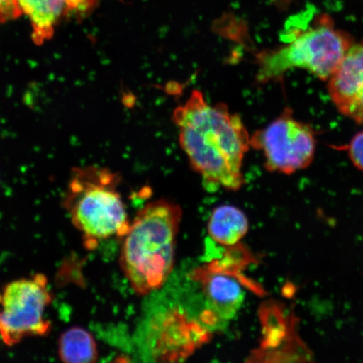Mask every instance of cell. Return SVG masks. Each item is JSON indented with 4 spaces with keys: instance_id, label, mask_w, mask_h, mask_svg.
<instances>
[{
    "instance_id": "11",
    "label": "cell",
    "mask_w": 363,
    "mask_h": 363,
    "mask_svg": "<svg viewBox=\"0 0 363 363\" xmlns=\"http://www.w3.org/2000/svg\"><path fill=\"white\" fill-rule=\"evenodd\" d=\"M58 356L63 362L92 363L99 352L93 335L80 326L63 331L58 340Z\"/></svg>"
},
{
    "instance_id": "1",
    "label": "cell",
    "mask_w": 363,
    "mask_h": 363,
    "mask_svg": "<svg viewBox=\"0 0 363 363\" xmlns=\"http://www.w3.org/2000/svg\"><path fill=\"white\" fill-rule=\"evenodd\" d=\"M174 121L181 147L203 182L233 191L242 187L243 159L251 138L238 115L225 104H208L201 91L193 90L174 111Z\"/></svg>"
},
{
    "instance_id": "5",
    "label": "cell",
    "mask_w": 363,
    "mask_h": 363,
    "mask_svg": "<svg viewBox=\"0 0 363 363\" xmlns=\"http://www.w3.org/2000/svg\"><path fill=\"white\" fill-rule=\"evenodd\" d=\"M52 298L43 274L4 285L0 292V342L15 346L26 337L47 335L52 324L45 313Z\"/></svg>"
},
{
    "instance_id": "7",
    "label": "cell",
    "mask_w": 363,
    "mask_h": 363,
    "mask_svg": "<svg viewBox=\"0 0 363 363\" xmlns=\"http://www.w3.org/2000/svg\"><path fill=\"white\" fill-rule=\"evenodd\" d=\"M328 81L337 111L363 125V42L354 43Z\"/></svg>"
},
{
    "instance_id": "6",
    "label": "cell",
    "mask_w": 363,
    "mask_h": 363,
    "mask_svg": "<svg viewBox=\"0 0 363 363\" xmlns=\"http://www.w3.org/2000/svg\"><path fill=\"white\" fill-rule=\"evenodd\" d=\"M251 147L263 153L267 170L290 175L314 161L316 139L311 125L294 119L286 110L252 136Z\"/></svg>"
},
{
    "instance_id": "12",
    "label": "cell",
    "mask_w": 363,
    "mask_h": 363,
    "mask_svg": "<svg viewBox=\"0 0 363 363\" xmlns=\"http://www.w3.org/2000/svg\"><path fill=\"white\" fill-rule=\"evenodd\" d=\"M347 151L353 165L363 171V130L353 136L348 145Z\"/></svg>"
},
{
    "instance_id": "13",
    "label": "cell",
    "mask_w": 363,
    "mask_h": 363,
    "mask_svg": "<svg viewBox=\"0 0 363 363\" xmlns=\"http://www.w3.org/2000/svg\"><path fill=\"white\" fill-rule=\"evenodd\" d=\"M21 15L18 0H0V24L16 20Z\"/></svg>"
},
{
    "instance_id": "2",
    "label": "cell",
    "mask_w": 363,
    "mask_h": 363,
    "mask_svg": "<svg viewBox=\"0 0 363 363\" xmlns=\"http://www.w3.org/2000/svg\"><path fill=\"white\" fill-rule=\"evenodd\" d=\"M182 208L161 199L139 211L122 243V272L136 294L146 295L166 283L174 269Z\"/></svg>"
},
{
    "instance_id": "4",
    "label": "cell",
    "mask_w": 363,
    "mask_h": 363,
    "mask_svg": "<svg viewBox=\"0 0 363 363\" xmlns=\"http://www.w3.org/2000/svg\"><path fill=\"white\" fill-rule=\"evenodd\" d=\"M354 44L350 34L337 28L326 13L317 16L306 29L296 30L282 47L258 56V80L279 79L293 68L328 81Z\"/></svg>"
},
{
    "instance_id": "14",
    "label": "cell",
    "mask_w": 363,
    "mask_h": 363,
    "mask_svg": "<svg viewBox=\"0 0 363 363\" xmlns=\"http://www.w3.org/2000/svg\"><path fill=\"white\" fill-rule=\"evenodd\" d=\"M99 0H79V7L77 17L84 18L94 10L98 6Z\"/></svg>"
},
{
    "instance_id": "9",
    "label": "cell",
    "mask_w": 363,
    "mask_h": 363,
    "mask_svg": "<svg viewBox=\"0 0 363 363\" xmlns=\"http://www.w3.org/2000/svg\"><path fill=\"white\" fill-rule=\"evenodd\" d=\"M22 13L28 17L36 45L51 40L59 23L69 15H78L79 0H18Z\"/></svg>"
},
{
    "instance_id": "15",
    "label": "cell",
    "mask_w": 363,
    "mask_h": 363,
    "mask_svg": "<svg viewBox=\"0 0 363 363\" xmlns=\"http://www.w3.org/2000/svg\"><path fill=\"white\" fill-rule=\"evenodd\" d=\"M272 2L274 3V6L279 9V10L285 11L291 6L294 0H272Z\"/></svg>"
},
{
    "instance_id": "3",
    "label": "cell",
    "mask_w": 363,
    "mask_h": 363,
    "mask_svg": "<svg viewBox=\"0 0 363 363\" xmlns=\"http://www.w3.org/2000/svg\"><path fill=\"white\" fill-rule=\"evenodd\" d=\"M120 176L96 166L72 169L62 206L88 248L99 240L123 238L130 222L117 187Z\"/></svg>"
},
{
    "instance_id": "8",
    "label": "cell",
    "mask_w": 363,
    "mask_h": 363,
    "mask_svg": "<svg viewBox=\"0 0 363 363\" xmlns=\"http://www.w3.org/2000/svg\"><path fill=\"white\" fill-rule=\"evenodd\" d=\"M235 267L216 261L194 270L192 275L201 284L208 303L222 319L233 317L244 301L242 279L238 269H233Z\"/></svg>"
},
{
    "instance_id": "10",
    "label": "cell",
    "mask_w": 363,
    "mask_h": 363,
    "mask_svg": "<svg viewBox=\"0 0 363 363\" xmlns=\"http://www.w3.org/2000/svg\"><path fill=\"white\" fill-rule=\"evenodd\" d=\"M249 220L246 214L233 206H220L212 211L208 222L211 238L221 246L237 247L248 233Z\"/></svg>"
}]
</instances>
